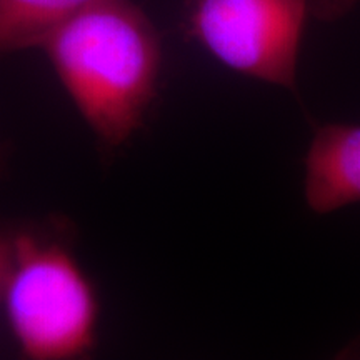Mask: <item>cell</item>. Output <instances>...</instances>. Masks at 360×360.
Here are the masks:
<instances>
[{"label":"cell","instance_id":"1","mask_svg":"<svg viewBox=\"0 0 360 360\" xmlns=\"http://www.w3.org/2000/svg\"><path fill=\"white\" fill-rule=\"evenodd\" d=\"M58 79L102 142L120 146L143 122L160 72L154 25L130 0H96L45 40Z\"/></svg>","mask_w":360,"mask_h":360},{"label":"cell","instance_id":"2","mask_svg":"<svg viewBox=\"0 0 360 360\" xmlns=\"http://www.w3.org/2000/svg\"><path fill=\"white\" fill-rule=\"evenodd\" d=\"M4 302L22 354L35 360L79 359L96 347L97 299L79 264L56 244L12 237Z\"/></svg>","mask_w":360,"mask_h":360},{"label":"cell","instance_id":"3","mask_svg":"<svg viewBox=\"0 0 360 360\" xmlns=\"http://www.w3.org/2000/svg\"><path fill=\"white\" fill-rule=\"evenodd\" d=\"M307 0H192L188 24L225 67L294 89Z\"/></svg>","mask_w":360,"mask_h":360},{"label":"cell","instance_id":"4","mask_svg":"<svg viewBox=\"0 0 360 360\" xmlns=\"http://www.w3.org/2000/svg\"><path fill=\"white\" fill-rule=\"evenodd\" d=\"M304 193L317 214L360 202V125L327 124L315 130L305 157Z\"/></svg>","mask_w":360,"mask_h":360},{"label":"cell","instance_id":"5","mask_svg":"<svg viewBox=\"0 0 360 360\" xmlns=\"http://www.w3.org/2000/svg\"><path fill=\"white\" fill-rule=\"evenodd\" d=\"M96 0H0V53L42 47L75 13Z\"/></svg>","mask_w":360,"mask_h":360},{"label":"cell","instance_id":"6","mask_svg":"<svg viewBox=\"0 0 360 360\" xmlns=\"http://www.w3.org/2000/svg\"><path fill=\"white\" fill-rule=\"evenodd\" d=\"M360 0H307L310 15L321 20H337L347 15Z\"/></svg>","mask_w":360,"mask_h":360},{"label":"cell","instance_id":"7","mask_svg":"<svg viewBox=\"0 0 360 360\" xmlns=\"http://www.w3.org/2000/svg\"><path fill=\"white\" fill-rule=\"evenodd\" d=\"M13 257V240L12 237H6L0 233V299L4 295V289H6V282L11 272Z\"/></svg>","mask_w":360,"mask_h":360}]
</instances>
